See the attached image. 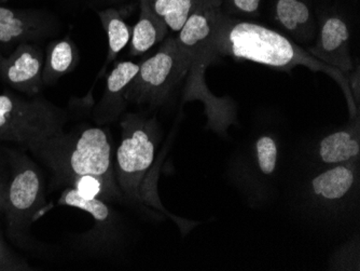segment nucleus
<instances>
[{
    "mask_svg": "<svg viewBox=\"0 0 360 271\" xmlns=\"http://www.w3.org/2000/svg\"><path fill=\"white\" fill-rule=\"evenodd\" d=\"M215 50L218 58L231 56L236 60L250 61L285 72L300 65L314 72H323L335 79L345 92L352 118L358 114L347 82L349 79L339 70L311 56L280 32L254 22L229 17L219 10Z\"/></svg>",
    "mask_w": 360,
    "mask_h": 271,
    "instance_id": "1",
    "label": "nucleus"
},
{
    "mask_svg": "<svg viewBox=\"0 0 360 271\" xmlns=\"http://www.w3.org/2000/svg\"><path fill=\"white\" fill-rule=\"evenodd\" d=\"M220 3L204 6L194 12L176 36L189 64L184 101L203 103L210 127L226 131L236 120V107L230 99L212 94L205 82V72L218 58L215 50L216 25Z\"/></svg>",
    "mask_w": 360,
    "mask_h": 271,
    "instance_id": "2",
    "label": "nucleus"
},
{
    "mask_svg": "<svg viewBox=\"0 0 360 271\" xmlns=\"http://www.w3.org/2000/svg\"><path fill=\"white\" fill-rule=\"evenodd\" d=\"M113 144L107 129L86 127L58 133L40 144L32 155L51 170L58 184L72 185L75 177L94 174L117 186Z\"/></svg>",
    "mask_w": 360,
    "mask_h": 271,
    "instance_id": "3",
    "label": "nucleus"
},
{
    "mask_svg": "<svg viewBox=\"0 0 360 271\" xmlns=\"http://www.w3.org/2000/svg\"><path fill=\"white\" fill-rule=\"evenodd\" d=\"M68 121L64 109L38 95L26 99L9 91L0 94V143H14L32 153L64 131Z\"/></svg>",
    "mask_w": 360,
    "mask_h": 271,
    "instance_id": "4",
    "label": "nucleus"
},
{
    "mask_svg": "<svg viewBox=\"0 0 360 271\" xmlns=\"http://www.w3.org/2000/svg\"><path fill=\"white\" fill-rule=\"evenodd\" d=\"M122 141L117 149L115 174L121 194L132 201H145L143 187L155 163L158 125L155 118L127 114L121 121Z\"/></svg>",
    "mask_w": 360,
    "mask_h": 271,
    "instance_id": "5",
    "label": "nucleus"
},
{
    "mask_svg": "<svg viewBox=\"0 0 360 271\" xmlns=\"http://www.w3.org/2000/svg\"><path fill=\"white\" fill-rule=\"evenodd\" d=\"M10 172L5 208L8 234L26 246L32 222L46 201V183L39 168L24 153H10Z\"/></svg>",
    "mask_w": 360,
    "mask_h": 271,
    "instance_id": "6",
    "label": "nucleus"
},
{
    "mask_svg": "<svg viewBox=\"0 0 360 271\" xmlns=\"http://www.w3.org/2000/svg\"><path fill=\"white\" fill-rule=\"evenodd\" d=\"M187 58L176 37H167L153 56L139 63V70L127 87V103L160 106L172 91L186 79Z\"/></svg>",
    "mask_w": 360,
    "mask_h": 271,
    "instance_id": "7",
    "label": "nucleus"
},
{
    "mask_svg": "<svg viewBox=\"0 0 360 271\" xmlns=\"http://www.w3.org/2000/svg\"><path fill=\"white\" fill-rule=\"evenodd\" d=\"M349 37L347 20L339 12H327L319 22L316 40L307 52L326 65L335 68L345 77L349 76L354 70Z\"/></svg>",
    "mask_w": 360,
    "mask_h": 271,
    "instance_id": "8",
    "label": "nucleus"
},
{
    "mask_svg": "<svg viewBox=\"0 0 360 271\" xmlns=\"http://www.w3.org/2000/svg\"><path fill=\"white\" fill-rule=\"evenodd\" d=\"M44 64L41 48L37 44L24 42L16 46L9 56L0 54V78L14 90L36 96L44 86Z\"/></svg>",
    "mask_w": 360,
    "mask_h": 271,
    "instance_id": "9",
    "label": "nucleus"
},
{
    "mask_svg": "<svg viewBox=\"0 0 360 271\" xmlns=\"http://www.w3.org/2000/svg\"><path fill=\"white\" fill-rule=\"evenodd\" d=\"M51 18L32 10L12 9L0 6V46L37 44L53 33Z\"/></svg>",
    "mask_w": 360,
    "mask_h": 271,
    "instance_id": "10",
    "label": "nucleus"
},
{
    "mask_svg": "<svg viewBox=\"0 0 360 271\" xmlns=\"http://www.w3.org/2000/svg\"><path fill=\"white\" fill-rule=\"evenodd\" d=\"M273 21L298 44H309L316 36L317 21L311 0H273Z\"/></svg>",
    "mask_w": 360,
    "mask_h": 271,
    "instance_id": "11",
    "label": "nucleus"
},
{
    "mask_svg": "<svg viewBox=\"0 0 360 271\" xmlns=\"http://www.w3.org/2000/svg\"><path fill=\"white\" fill-rule=\"evenodd\" d=\"M139 70V63H118L106 79L104 94L93 111V118L100 125L113 122L120 117L129 103L125 99L127 87Z\"/></svg>",
    "mask_w": 360,
    "mask_h": 271,
    "instance_id": "12",
    "label": "nucleus"
},
{
    "mask_svg": "<svg viewBox=\"0 0 360 271\" xmlns=\"http://www.w3.org/2000/svg\"><path fill=\"white\" fill-rule=\"evenodd\" d=\"M58 203L76 208L92 216L95 227L84 236L86 244L94 248L97 244L103 246L108 240H112L116 230L117 218L106 201L101 199H86L79 196L74 188L70 187L65 189Z\"/></svg>",
    "mask_w": 360,
    "mask_h": 271,
    "instance_id": "13",
    "label": "nucleus"
},
{
    "mask_svg": "<svg viewBox=\"0 0 360 271\" xmlns=\"http://www.w3.org/2000/svg\"><path fill=\"white\" fill-rule=\"evenodd\" d=\"M356 161L333 165L311 181V191L323 202H337L349 195L358 177Z\"/></svg>",
    "mask_w": 360,
    "mask_h": 271,
    "instance_id": "14",
    "label": "nucleus"
},
{
    "mask_svg": "<svg viewBox=\"0 0 360 271\" xmlns=\"http://www.w3.org/2000/svg\"><path fill=\"white\" fill-rule=\"evenodd\" d=\"M359 123L335 131L321 139L319 145V157L328 165H341L359 160Z\"/></svg>",
    "mask_w": 360,
    "mask_h": 271,
    "instance_id": "15",
    "label": "nucleus"
},
{
    "mask_svg": "<svg viewBox=\"0 0 360 271\" xmlns=\"http://www.w3.org/2000/svg\"><path fill=\"white\" fill-rule=\"evenodd\" d=\"M169 27L151 10L146 0H139V17L132 27L129 40V56H139L167 38Z\"/></svg>",
    "mask_w": 360,
    "mask_h": 271,
    "instance_id": "16",
    "label": "nucleus"
},
{
    "mask_svg": "<svg viewBox=\"0 0 360 271\" xmlns=\"http://www.w3.org/2000/svg\"><path fill=\"white\" fill-rule=\"evenodd\" d=\"M78 63V48L70 37L50 42L44 56L42 70L44 84L51 86L56 84L63 76L72 73Z\"/></svg>",
    "mask_w": 360,
    "mask_h": 271,
    "instance_id": "17",
    "label": "nucleus"
},
{
    "mask_svg": "<svg viewBox=\"0 0 360 271\" xmlns=\"http://www.w3.org/2000/svg\"><path fill=\"white\" fill-rule=\"evenodd\" d=\"M169 30L178 33L194 12L221 0H146Z\"/></svg>",
    "mask_w": 360,
    "mask_h": 271,
    "instance_id": "18",
    "label": "nucleus"
},
{
    "mask_svg": "<svg viewBox=\"0 0 360 271\" xmlns=\"http://www.w3.org/2000/svg\"><path fill=\"white\" fill-rule=\"evenodd\" d=\"M97 14L108 39V56L106 60V65H108L129 44L132 27L125 22L121 11L115 8L101 10Z\"/></svg>",
    "mask_w": 360,
    "mask_h": 271,
    "instance_id": "19",
    "label": "nucleus"
},
{
    "mask_svg": "<svg viewBox=\"0 0 360 271\" xmlns=\"http://www.w3.org/2000/svg\"><path fill=\"white\" fill-rule=\"evenodd\" d=\"M70 187L86 199H101L110 201L122 197L120 188L110 185L106 179L94 174H84L75 177Z\"/></svg>",
    "mask_w": 360,
    "mask_h": 271,
    "instance_id": "20",
    "label": "nucleus"
},
{
    "mask_svg": "<svg viewBox=\"0 0 360 271\" xmlns=\"http://www.w3.org/2000/svg\"><path fill=\"white\" fill-rule=\"evenodd\" d=\"M256 157L259 169L264 175H271L276 170L278 149L276 141L268 135L256 141Z\"/></svg>",
    "mask_w": 360,
    "mask_h": 271,
    "instance_id": "21",
    "label": "nucleus"
},
{
    "mask_svg": "<svg viewBox=\"0 0 360 271\" xmlns=\"http://www.w3.org/2000/svg\"><path fill=\"white\" fill-rule=\"evenodd\" d=\"M262 0H221L220 10L229 17L256 18L260 13Z\"/></svg>",
    "mask_w": 360,
    "mask_h": 271,
    "instance_id": "22",
    "label": "nucleus"
},
{
    "mask_svg": "<svg viewBox=\"0 0 360 271\" xmlns=\"http://www.w3.org/2000/svg\"><path fill=\"white\" fill-rule=\"evenodd\" d=\"M1 270H30V267L14 254L0 237V271Z\"/></svg>",
    "mask_w": 360,
    "mask_h": 271,
    "instance_id": "23",
    "label": "nucleus"
},
{
    "mask_svg": "<svg viewBox=\"0 0 360 271\" xmlns=\"http://www.w3.org/2000/svg\"><path fill=\"white\" fill-rule=\"evenodd\" d=\"M10 174H6L5 172L0 170V212L4 211L5 208L6 191H7L8 179Z\"/></svg>",
    "mask_w": 360,
    "mask_h": 271,
    "instance_id": "24",
    "label": "nucleus"
},
{
    "mask_svg": "<svg viewBox=\"0 0 360 271\" xmlns=\"http://www.w3.org/2000/svg\"><path fill=\"white\" fill-rule=\"evenodd\" d=\"M0 1H3V3H6V1H8V0H0Z\"/></svg>",
    "mask_w": 360,
    "mask_h": 271,
    "instance_id": "25",
    "label": "nucleus"
}]
</instances>
